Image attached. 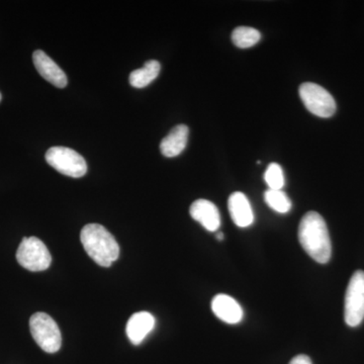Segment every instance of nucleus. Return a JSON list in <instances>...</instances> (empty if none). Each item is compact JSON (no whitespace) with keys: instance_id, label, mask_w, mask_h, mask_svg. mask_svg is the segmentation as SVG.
Returning a JSON list of instances; mask_svg holds the SVG:
<instances>
[{"instance_id":"1","label":"nucleus","mask_w":364,"mask_h":364,"mask_svg":"<svg viewBox=\"0 0 364 364\" xmlns=\"http://www.w3.org/2000/svg\"><path fill=\"white\" fill-rule=\"evenodd\" d=\"M299 241L306 254L316 262L325 264L332 255V244L327 225L322 215L309 212L299 226Z\"/></svg>"},{"instance_id":"2","label":"nucleus","mask_w":364,"mask_h":364,"mask_svg":"<svg viewBox=\"0 0 364 364\" xmlns=\"http://www.w3.org/2000/svg\"><path fill=\"white\" fill-rule=\"evenodd\" d=\"M86 253L102 267H109L119 256V246L109 231L100 224H88L80 234Z\"/></svg>"},{"instance_id":"3","label":"nucleus","mask_w":364,"mask_h":364,"mask_svg":"<svg viewBox=\"0 0 364 364\" xmlns=\"http://www.w3.org/2000/svg\"><path fill=\"white\" fill-rule=\"evenodd\" d=\"M33 338L47 353H55L61 348L62 336L58 325L46 313L33 314L30 320Z\"/></svg>"},{"instance_id":"4","label":"nucleus","mask_w":364,"mask_h":364,"mask_svg":"<svg viewBox=\"0 0 364 364\" xmlns=\"http://www.w3.org/2000/svg\"><path fill=\"white\" fill-rule=\"evenodd\" d=\"M299 97L306 109L318 117H331L336 112V102L329 91L313 82L299 86Z\"/></svg>"},{"instance_id":"5","label":"nucleus","mask_w":364,"mask_h":364,"mask_svg":"<svg viewBox=\"0 0 364 364\" xmlns=\"http://www.w3.org/2000/svg\"><path fill=\"white\" fill-rule=\"evenodd\" d=\"M16 259L21 267L30 272H44L52 262L51 254L47 246L37 237H25L23 239L16 252Z\"/></svg>"},{"instance_id":"6","label":"nucleus","mask_w":364,"mask_h":364,"mask_svg":"<svg viewBox=\"0 0 364 364\" xmlns=\"http://www.w3.org/2000/svg\"><path fill=\"white\" fill-rule=\"evenodd\" d=\"M46 161L63 176L79 178L87 172L85 158L67 147H52L46 153Z\"/></svg>"},{"instance_id":"7","label":"nucleus","mask_w":364,"mask_h":364,"mask_svg":"<svg viewBox=\"0 0 364 364\" xmlns=\"http://www.w3.org/2000/svg\"><path fill=\"white\" fill-rule=\"evenodd\" d=\"M345 322L350 327H358L364 320V272L358 270L352 275L344 306Z\"/></svg>"},{"instance_id":"8","label":"nucleus","mask_w":364,"mask_h":364,"mask_svg":"<svg viewBox=\"0 0 364 364\" xmlns=\"http://www.w3.org/2000/svg\"><path fill=\"white\" fill-rule=\"evenodd\" d=\"M33 61L36 69L45 80L56 87H66L68 83L66 74L44 51L37 50L33 52Z\"/></svg>"},{"instance_id":"9","label":"nucleus","mask_w":364,"mask_h":364,"mask_svg":"<svg viewBox=\"0 0 364 364\" xmlns=\"http://www.w3.org/2000/svg\"><path fill=\"white\" fill-rule=\"evenodd\" d=\"M191 218L210 232H217L221 227V215L214 203L208 200H196L189 208Z\"/></svg>"},{"instance_id":"10","label":"nucleus","mask_w":364,"mask_h":364,"mask_svg":"<svg viewBox=\"0 0 364 364\" xmlns=\"http://www.w3.org/2000/svg\"><path fill=\"white\" fill-rule=\"evenodd\" d=\"M212 310L223 322L227 324H238L243 318L244 313L240 304L228 294H217L212 301Z\"/></svg>"},{"instance_id":"11","label":"nucleus","mask_w":364,"mask_h":364,"mask_svg":"<svg viewBox=\"0 0 364 364\" xmlns=\"http://www.w3.org/2000/svg\"><path fill=\"white\" fill-rule=\"evenodd\" d=\"M230 215L236 226L247 228L254 222L252 207L247 196L240 191L232 193L228 200Z\"/></svg>"},{"instance_id":"12","label":"nucleus","mask_w":364,"mask_h":364,"mask_svg":"<svg viewBox=\"0 0 364 364\" xmlns=\"http://www.w3.org/2000/svg\"><path fill=\"white\" fill-rule=\"evenodd\" d=\"M155 327V318L152 314L139 312L129 318L126 332L129 340L134 345L142 343L144 339Z\"/></svg>"},{"instance_id":"13","label":"nucleus","mask_w":364,"mask_h":364,"mask_svg":"<svg viewBox=\"0 0 364 364\" xmlns=\"http://www.w3.org/2000/svg\"><path fill=\"white\" fill-rule=\"evenodd\" d=\"M188 127L186 124L174 127L160 143L163 156L173 158L181 155L188 145Z\"/></svg>"},{"instance_id":"14","label":"nucleus","mask_w":364,"mask_h":364,"mask_svg":"<svg viewBox=\"0 0 364 364\" xmlns=\"http://www.w3.org/2000/svg\"><path fill=\"white\" fill-rule=\"evenodd\" d=\"M161 65L156 60H150L144 64L142 68L132 72L129 81L135 88H144L150 85L159 75Z\"/></svg>"},{"instance_id":"15","label":"nucleus","mask_w":364,"mask_h":364,"mask_svg":"<svg viewBox=\"0 0 364 364\" xmlns=\"http://www.w3.org/2000/svg\"><path fill=\"white\" fill-rule=\"evenodd\" d=\"M261 33L256 28L250 26H238L232 33V42L236 47L247 49L259 42Z\"/></svg>"},{"instance_id":"16","label":"nucleus","mask_w":364,"mask_h":364,"mask_svg":"<svg viewBox=\"0 0 364 364\" xmlns=\"http://www.w3.org/2000/svg\"><path fill=\"white\" fill-rule=\"evenodd\" d=\"M264 200L267 205L279 214H287L291 210V200L284 191H272L268 189L264 193Z\"/></svg>"},{"instance_id":"17","label":"nucleus","mask_w":364,"mask_h":364,"mask_svg":"<svg viewBox=\"0 0 364 364\" xmlns=\"http://www.w3.org/2000/svg\"><path fill=\"white\" fill-rule=\"evenodd\" d=\"M264 181L267 182L268 189L272 191H282L286 184L284 170L277 163H270L264 173Z\"/></svg>"},{"instance_id":"18","label":"nucleus","mask_w":364,"mask_h":364,"mask_svg":"<svg viewBox=\"0 0 364 364\" xmlns=\"http://www.w3.org/2000/svg\"><path fill=\"white\" fill-rule=\"evenodd\" d=\"M289 364H313L312 360L309 356L304 355V354H301V355L296 356L291 359V363Z\"/></svg>"},{"instance_id":"19","label":"nucleus","mask_w":364,"mask_h":364,"mask_svg":"<svg viewBox=\"0 0 364 364\" xmlns=\"http://www.w3.org/2000/svg\"><path fill=\"white\" fill-rule=\"evenodd\" d=\"M217 239L218 240L222 241L223 239H224V234H223L222 232H218Z\"/></svg>"},{"instance_id":"20","label":"nucleus","mask_w":364,"mask_h":364,"mask_svg":"<svg viewBox=\"0 0 364 364\" xmlns=\"http://www.w3.org/2000/svg\"><path fill=\"white\" fill-rule=\"evenodd\" d=\"M0 102H1V93H0Z\"/></svg>"}]
</instances>
